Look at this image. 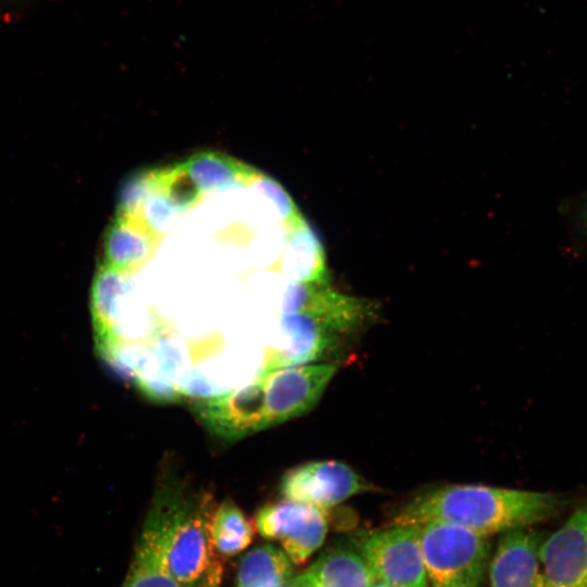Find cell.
Instances as JSON below:
<instances>
[{"mask_svg":"<svg viewBox=\"0 0 587 587\" xmlns=\"http://www.w3.org/2000/svg\"><path fill=\"white\" fill-rule=\"evenodd\" d=\"M337 369L312 363L262 371L249 383L200 398L191 410L211 433L237 440L310 411Z\"/></svg>","mask_w":587,"mask_h":587,"instance_id":"1","label":"cell"},{"mask_svg":"<svg viewBox=\"0 0 587 587\" xmlns=\"http://www.w3.org/2000/svg\"><path fill=\"white\" fill-rule=\"evenodd\" d=\"M215 504L208 491L177 476H166L155 488L143 527L157 539L179 587H220L222 583L224 559L209 532Z\"/></svg>","mask_w":587,"mask_h":587,"instance_id":"2","label":"cell"},{"mask_svg":"<svg viewBox=\"0 0 587 587\" xmlns=\"http://www.w3.org/2000/svg\"><path fill=\"white\" fill-rule=\"evenodd\" d=\"M562 507V499L549 492L450 485L416 496L398 512L392 524L446 522L489 537L549 520Z\"/></svg>","mask_w":587,"mask_h":587,"instance_id":"3","label":"cell"},{"mask_svg":"<svg viewBox=\"0 0 587 587\" xmlns=\"http://www.w3.org/2000/svg\"><path fill=\"white\" fill-rule=\"evenodd\" d=\"M415 526L429 586H483L491 551L488 536L446 522Z\"/></svg>","mask_w":587,"mask_h":587,"instance_id":"4","label":"cell"},{"mask_svg":"<svg viewBox=\"0 0 587 587\" xmlns=\"http://www.w3.org/2000/svg\"><path fill=\"white\" fill-rule=\"evenodd\" d=\"M327 511L288 499L268 502L255 513L254 526L265 539L278 541L294 565L304 564L323 545Z\"/></svg>","mask_w":587,"mask_h":587,"instance_id":"5","label":"cell"},{"mask_svg":"<svg viewBox=\"0 0 587 587\" xmlns=\"http://www.w3.org/2000/svg\"><path fill=\"white\" fill-rule=\"evenodd\" d=\"M376 579L392 587H429L415 525L392 524L367 535L360 548Z\"/></svg>","mask_w":587,"mask_h":587,"instance_id":"6","label":"cell"},{"mask_svg":"<svg viewBox=\"0 0 587 587\" xmlns=\"http://www.w3.org/2000/svg\"><path fill=\"white\" fill-rule=\"evenodd\" d=\"M348 333L335 323L307 313H284L273 345L259 372L312 364L333 353Z\"/></svg>","mask_w":587,"mask_h":587,"instance_id":"7","label":"cell"},{"mask_svg":"<svg viewBox=\"0 0 587 587\" xmlns=\"http://www.w3.org/2000/svg\"><path fill=\"white\" fill-rule=\"evenodd\" d=\"M278 487L284 499L325 511L372 489L349 465L333 460L297 465L282 476Z\"/></svg>","mask_w":587,"mask_h":587,"instance_id":"8","label":"cell"},{"mask_svg":"<svg viewBox=\"0 0 587 587\" xmlns=\"http://www.w3.org/2000/svg\"><path fill=\"white\" fill-rule=\"evenodd\" d=\"M541 574L554 587H587V502L539 547Z\"/></svg>","mask_w":587,"mask_h":587,"instance_id":"9","label":"cell"},{"mask_svg":"<svg viewBox=\"0 0 587 587\" xmlns=\"http://www.w3.org/2000/svg\"><path fill=\"white\" fill-rule=\"evenodd\" d=\"M542 538L527 527L502 533L488 564L490 587H537Z\"/></svg>","mask_w":587,"mask_h":587,"instance_id":"10","label":"cell"},{"mask_svg":"<svg viewBox=\"0 0 587 587\" xmlns=\"http://www.w3.org/2000/svg\"><path fill=\"white\" fill-rule=\"evenodd\" d=\"M292 580L303 587H370L376 577L361 553L334 548Z\"/></svg>","mask_w":587,"mask_h":587,"instance_id":"11","label":"cell"},{"mask_svg":"<svg viewBox=\"0 0 587 587\" xmlns=\"http://www.w3.org/2000/svg\"><path fill=\"white\" fill-rule=\"evenodd\" d=\"M209 532L215 551L226 559L250 546L255 526L232 499L225 498L212 510Z\"/></svg>","mask_w":587,"mask_h":587,"instance_id":"12","label":"cell"},{"mask_svg":"<svg viewBox=\"0 0 587 587\" xmlns=\"http://www.w3.org/2000/svg\"><path fill=\"white\" fill-rule=\"evenodd\" d=\"M292 578V562L273 545L249 550L237 570V587H282Z\"/></svg>","mask_w":587,"mask_h":587,"instance_id":"13","label":"cell"},{"mask_svg":"<svg viewBox=\"0 0 587 587\" xmlns=\"http://www.w3.org/2000/svg\"><path fill=\"white\" fill-rule=\"evenodd\" d=\"M121 587H179L164 563L157 539L143 526Z\"/></svg>","mask_w":587,"mask_h":587,"instance_id":"14","label":"cell"},{"mask_svg":"<svg viewBox=\"0 0 587 587\" xmlns=\"http://www.w3.org/2000/svg\"><path fill=\"white\" fill-rule=\"evenodd\" d=\"M580 222L585 234L587 235V202L583 205L580 211Z\"/></svg>","mask_w":587,"mask_h":587,"instance_id":"15","label":"cell"},{"mask_svg":"<svg viewBox=\"0 0 587 587\" xmlns=\"http://www.w3.org/2000/svg\"><path fill=\"white\" fill-rule=\"evenodd\" d=\"M537 587H554V586H552L551 584H549V583L547 582V579L542 576V574H540L539 579H538V583H537Z\"/></svg>","mask_w":587,"mask_h":587,"instance_id":"16","label":"cell"},{"mask_svg":"<svg viewBox=\"0 0 587 587\" xmlns=\"http://www.w3.org/2000/svg\"><path fill=\"white\" fill-rule=\"evenodd\" d=\"M370 587H392L382 580L376 579Z\"/></svg>","mask_w":587,"mask_h":587,"instance_id":"17","label":"cell"},{"mask_svg":"<svg viewBox=\"0 0 587 587\" xmlns=\"http://www.w3.org/2000/svg\"><path fill=\"white\" fill-rule=\"evenodd\" d=\"M282 587H303V586L297 584V583L294 582L292 578H291L286 585H284V586H282Z\"/></svg>","mask_w":587,"mask_h":587,"instance_id":"18","label":"cell"}]
</instances>
